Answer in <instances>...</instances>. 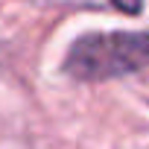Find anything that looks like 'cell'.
Instances as JSON below:
<instances>
[{"mask_svg": "<svg viewBox=\"0 0 149 149\" xmlns=\"http://www.w3.org/2000/svg\"><path fill=\"white\" fill-rule=\"evenodd\" d=\"M143 67H149V32L85 35L67 56V70L79 79L123 76Z\"/></svg>", "mask_w": 149, "mask_h": 149, "instance_id": "6da1fadb", "label": "cell"}, {"mask_svg": "<svg viewBox=\"0 0 149 149\" xmlns=\"http://www.w3.org/2000/svg\"><path fill=\"white\" fill-rule=\"evenodd\" d=\"M114 3H117V6L123 9V12H132V15H134V12L140 9V0H114Z\"/></svg>", "mask_w": 149, "mask_h": 149, "instance_id": "7a4b0ae2", "label": "cell"}]
</instances>
